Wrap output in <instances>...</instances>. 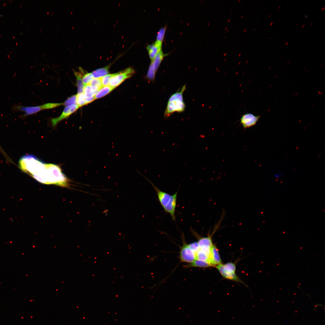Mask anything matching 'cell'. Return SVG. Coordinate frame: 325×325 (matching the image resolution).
<instances>
[{"mask_svg": "<svg viewBox=\"0 0 325 325\" xmlns=\"http://www.w3.org/2000/svg\"><path fill=\"white\" fill-rule=\"evenodd\" d=\"M32 176L38 181L46 184L67 187L69 181L57 165L40 163Z\"/></svg>", "mask_w": 325, "mask_h": 325, "instance_id": "cell-1", "label": "cell"}, {"mask_svg": "<svg viewBox=\"0 0 325 325\" xmlns=\"http://www.w3.org/2000/svg\"><path fill=\"white\" fill-rule=\"evenodd\" d=\"M186 88V85H185L181 89H179L170 96L164 113L165 119L169 118L175 112L182 113L185 110L186 105L184 101L183 94Z\"/></svg>", "mask_w": 325, "mask_h": 325, "instance_id": "cell-2", "label": "cell"}, {"mask_svg": "<svg viewBox=\"0 0 325 325\" xmlns=\"http://www.w3.org/2000/svg\"><path fill=\"white\" fill-rule=\"evenodd\" d=\"M145 178L150 183L156 193L159 201L164 211L169 213L173 221L176 219L175 212L177 203V191L171 195L160 190L150 180Z\"/></svg>", "mask_w": 325, "mask_h": 325, "instance_id": "cell-3", "label": "cell"}, {"mask_svg": "<svg viewBox=\"0 0 325 325\" xmlns=\"http://www.w3.org/2000/svg\"><path fill=\"white\" fill-rule=\"evenodd\" d=\"M62 105L63 103H48L34 107H26L14 104L12 107V111L14 112L21 111L24 112V114L18 116L19 118L23 119L42 110L52 109Z\"/></svg>", "mask_w": 325, "mask_h": 325, "instance_id": "cell-4", "label": "cell"}, {"mask_svg": "<svg viewBox=\"0 0 325 325\" xmlns=\"http://www.w3.org/2000/svg\"><path fill=\"white\" fill-rule=\"evenodd\" d=\"M167 54H164L162 50L155 56L154 59L151 60L146 78L149 81L154 82L157 70L164 57Z\"/></svg>", "mask_w": 325, "mask_h": 325, "instance_id": "cell-5", "label": "cell"}, {"mask_svg": "<svg viewBox=\"0 0 325 325\" xmlns=\"http://www.w3.org/2000/svg\"><path fill=\"white\" fill-rule=\"evenodd\" d=\"M134 73L132 68H128L122 72L113 74L110 79L109 86L114 89L125 79L131 76Z\"/></svg>", "mask_w": 325, "mask_h": 325, "instance_id": "cell-6", "label": "cell"}, {"mask_svg": "<svg viewBox=\"0 0 325 325\" xmlns=\"http://www.w3.org/2000/svg\"><path fill=\"white\" fill-rule=\"evenodd\" d=\"M180 252V258L181 262L191 263L196 260L195 253L184 240Z\"/></svg>", "mask_w": 325, "mask_h": 325, "instance_id": "cell-7", "label": "cell"}, {"mask_svg": "<svg viewBox=\"0 0 325 325\" xmlns=\"http://www.w3.org/2000/svg\"><path fill=\"white\" fill-rule=\"evenodd\" d=\"M79 107L77 105H71L66 107L60 116L51 119V122L53 126H55L61 121L67 118L70 115L75 112Z\"/></svg>", "mask_w": 325, "mask_h": 325, "instance_id": "cell-8", "label": "cell"}, {"mask_svg": "<svg viewBox=\"0 0 325 325\" xmlns=\"http://www.w3.org/2000/svg\"><path fill=\"white\" fill-rule=\"evenodd\" d=\"M260 117L259 115L255 116L250 113H246L241 116L240 123L244 128H246L255 125Z\"/></svg>", "mask_w": 325, "mask_h": 325, "instance_id": "cell-9", "label": "cell"}, {"mask_svg": "<svg viewBox=\"0 0 325 325\" xmlns=\"http://www.w3.org/2000/svg\"><path fill=\"white\" fill-rule=\"evenodd\" d=\"M216 268L222 276L224 277L232 280L243 283L239 278L236 274L235 273H233L225 269L223 266V264H221L217 265Z\"/></svg>", "mask_w": 325, "mask_h": 325, "instance_id": "cell-10", "label": "cell"}, {"mask_svg": "<svg viewBox=\"0 0 325 325\" xmlns=\"http://www.w3.org/2000/svg\"><path fill=\"white\" fill-rule=\"evenodd\" d=\"M192 233L198 238L197 243L199 248H211L213 245L212 243L211 236L210 235L206 237H202L199 236L196 232L192 229Z\"/></svg>", "mask_w": 325, "mask_h": 325, "instance_id": "cell-11", "label": "cell"}, {"mask_svg": "<svg viewBox=\"0 0 325 325\" xmlns=\"http://www.w3.org/2000/svg\"><path fill=\"white\" fill-rule=\"evenodd\" d=\"M162 43L156 41L154 43L148 45L147 49L149 57L152 60L156 54L162 50Z\"/></svg>", "mask_w": 325, "mask_h": 325, "instance_id": "cell-12", "label": "cell"}, {"mask_svg": "<svg viewBox=\"0 0 325 325\" xmlns=\"http://www.w3.org/2000/svg\"><path fill=\"white\" fill-rule=\"evenodd\" d=\"M221 260L218 250L213 244L211 249L209 263L211 265H214L221 264Z\"/></svg>", "mask_w": 325, "mask_h": 325, "instance_id": "cell-13", "label": "cell"}, {"mask_svg": "<svg viewBox=\"0 0 325 325\" xmlns=\"http://www.w3.org/2000/svg\"><path fill=\"white\" fill-rule=\"evenodd\" d=\"M83 93L85 98L86 104L91 102L95 99L94 96L95 94L90 85L84 86Z\"/></svg>", "mask_w": 325, "mask_h": 325, "instance_id": "cell-14", "label": "cell"}, {"mask_svg": "<svg viewBox=\"0 0 325 325\" xmlns=\"http://www.w3.org/2000/svg\"><path fill=\"white\" fill-rule=\"evenodd\" d=\"M82 73V72H79L76 71H74V72L77 80V94L83 93L84 85L82 82V78L83 76Z\"/></svg>", "mask_w": 325, "mask_h": 325, "instance_id": "cell-15", "label": "cell"}, {"mask_svg": "<svg viewBox=\"0 0 325 325\" xmlns=\"http://www.w3.org/2000/svg\"><path fill=\"white\" fill-rule=\"evenodd\" d=\"M89 85L91 86L95 94L103 87L101 78H93Z\"/></svg>", "mask_w": 325, "mask_h": 325, "instance_id": "cell-16", "label": "cell"}, {"mask_svg": "<svg viewBox=\"0 0 325 325\" xmlns=\"http://www.w3.org/2000/svg\"><path fill=\"white\" fill-rule=\"evenodd\" d=\"M91 73L94 78H101L109 73L108 67L99 69Z\"/></svg>", "mask_w": 325, "mask_h": 325, "instance_id": "cell-17", "label": "cell"}, {"mask_svg": "<svg viewBox=\"0 0 325 325\" xmlns=\"http://www.w3.org/2000/svg\"><path fill=\"white\" fill-rule=\"evenodd\" d=\"M212 265L209 263L203 261L196 259L193 262L189 263L186 267L207 268Z\"/></svg>", "mask_w": 325, "mask_h": 325, "instance_id": "cell-18", "label": "cell"}, {"mask_svg": "<svg viewBox=\"0 0 325 325\" xmlns=\"http://www.w3.org/2000/svg\"><path fill=\"white\" fill-rule=\"evenodd\" d=\"M113 89L109 86L103 87L94 96L95 99L100 98L105 96L110 92Z\"/></svg>", "mask_w": 325, "mask_h": 325, "instance_id": "cell-19", "label": "cell"}, {"mask_svg": "<svg viewBox=\"0 0 325 325\" xmlns=\"http://www.w3.org/2000/svg\"><path fill=\"white\" fill-rule=\"evenodd\" d=\"M166 30V26L161 28L157 32L156 41L162 43L164 38Z\"/></svg>", "mask_w": 325, "mask_h": 325, "instance_id": "cell-20", "label": "cell"}, {"mask_svg": "<svg viewBox=\"0 0 325 325\" xmlns=\"http://www.w3.org/2000/svg\"><path fill=\"white\" fill-rule=\"evenodd\" d=\"M71 105H77L76 103V94L71 96L63 103V105L66 107Z\"/></svg>", "mask_w": 325, "mask_h": 325, "instance_id": "cell-21", "label": "cell"}, {"mask_svg": "<svg viewBox=\"0 0 325 325\" xmlns=\"http://www.w3.org/2000/svg\"><path fill=\"white\" fill-rule=\"evenodd\" d=\"M76 103L79 107L86 104L85 98L83 93L76 94Z\"/></svg>", "mask_w": 325, "mask_h": 325, "instance_id": "cell-22", "label": "cell"}, {"mask_svg": "<svg viewBox=\"0 0 325 325\" xmlns=\"http://www.w3.org/2000/svg\"><path fill=\"white\" fill-rule=\"evenodd\" d=\"M93 76L91 73H87L83 76L82 80L85 85L89 84L93 78Z\"/></svg>", "mask_w": 325, "mask_h": 325, "instance_id": "cell-23", "label": "cell"}, {"mask_svg": "<svg viewBox=\"0 0 325 325\" xmlns=\"http://www.w3.org/2000/svg\"><path fill=\"white\" fill-rule=\"evenodd\" d=\"M224 268L230 272L235 273L236 266L232 262H228L223 265Z\"/></svg>", "mask_w": 325, "mask_h": 325, "instance_id": "cell-24", "label": "cell"}, {"mask_svg": "<svg viewBox=\"0 0 325 325\" xmlns=\"http://www.w3.org/2000/svg\"><path fill=\"white\" fill-rule=\"evenodd\" d=\"M113 75V74H108L101 78L102 85L103 86L109 85L110 79Z\"/></svg>", "mask_w": 325, "mask_h": 325, "instance_id": "cell-25", "label": "cell"}, {"mask_svg": "<svg viewBox=\"0 0 325 325\" xmlns=\"http://www.w3.org/2000/svg\"><path fill=\"white\" fill-rule=\"evenodd\" d=\"M188 245L195 254L199 249V247L197 242H193L188 244Z\"/></svg>", "mask_w": 325, "mask_h": 325, "instance_id": "cell-26", "label": "cell"}, {"mask_svg": "<svg viewBox=\"0 0 325 325\" xmlns=\"http://www.w3.org/2000/svg\"><path fill=\"white\" fill-rule=\"evenodd\" d=\"M325 7L322 8L321 9V11H323L324 10H325Z\"/></svg>", "mask_w": 325, "mask_h": 325, "instance_id": "cell-27", "label": "cell"}, {"mask_svg": "<svg viewBox=\"0 0 325 325\" xmlns=\"http://www.w3.org/2000/svg\"><path fill=\"white\" fill-rule=\"evenodd\" d=\"M308 17V16L307 15H305V18H307Z\"/></svg>", "mask_w": 325, "mask_h": 325, "instance_id": "cell-28", "label": "cell"}, {"mask_svg": "<svg viewBox=\"0 0 325 325\" xmlns=\"http://www.w3.org/2000/svg\"><path fill=\"white\" fill-rule=\"evenodd\" d=\"M305 26V24H303V25H302V28H303V27H304Z\"/></svg>", "mask_w": 325, "mask_h": 325, "instance_id": "cell-29", "label": "cell"}, {"mask_svg": "<svg viewBox=\"0 0 325 325\" xmlns=\"http://www.w3.org/2000/svg\"><path fill=\"white\" fill-rule=\"evenodd\" d=\"M273 22L271 23H270V26H271L273 24Z\"/></svg>", "mask_w": 325, "mask_h": 325, "instance_id": "cell-30", "label": "cell"}, {"mask_svg": "<svg viewBox=\"0 0 325 325\" xmlns=\"http://www.w3.org/2000/svg\"><path fill=\"white\" fill-rule=\"evenodd\" d=\"M313 22H311V24H310V26H311V25H312V24H313Z\"/></svg>", "mask_w": 325, "mask_h": 325, "instance_id": "cell-31", "label": "cell"}, {"mask_svg": "<svg viewBox=\"0 0 325 325\" xmlns=\"http://www.w3.org/2000/svg\"><path fill=\"white\" fill-rule=\"evenodd\" d=\"M227 54V53H225L224 54L223 56H224L225 55H226Z\"/></svg>", "mask_w": 325, "mask_h": 325, "instance_id": "cell-32", "label": "cell"}, {"mask_svg": "<svg viewBox=\"0 0 325 325\" xmlns=\"http://www.w3.org/2000/svg\"><path fill=\"white\" fill-rule=\"evenodd\" d=\"M288 42H286V44H285V45H287L288 44Z\"/></svg>", "mask_w": 325, "mask_h": 325, "instance_id": "cell-33", "label": "cell"}, {"mask_svg": "<svg viewBox=\"0 0 325 325\" xmlns=\"http://www.w3.org/2000/svg\"><path fill=\"white\" fill-rule=\"evenodd\" d=\"M280 7H281V5H280V6H279V7H278V9H280Z\"/></svg>", "mask_w": 325, "mask_h": 325, "instance_id": "cell-34", "label": "cell"}, {"mask_svg": "<svg viewBox=\"0 0 325 325\" xmlns=\"http://www.w3.org/2000/svg\"><path fill=\"white\" fill-rule=\"evenodd\" d=\"M230 19H229V20H228V22H229V21H230Z\"/></svg>", "mask_w": 325, "mask_h": 325, "instance_id": "cell-35", "label": "cell"}, {"mask_svg": "<svg viewBox=\"0 0 325 325\" xmlns=\"http://www.w3.org/2000/svg\"><path fill=\"white\" fill-rule=\"evenodd\" d=\"M271 15V14H270L268 16V17H270Z\"/></svg>", "mask_w": 325, "mask_h": 325, "instance_id": "cell-36", "label": "cell"}, {"mask_svg": "<svg viewBox=\"0 0 325 325\" xmlns=\"http://www.w3.org/2000/svg\"><path fill=\"white\" fill-rule=\"evenodd\" d=\"M299 23H297V25H296V26H298V25H299Z\"/></svg>", "mask_w": 325, "mask_h": 325, "instance_id": "cell-37", "label": "cell"}, {"mask_svg": "<svg viewBox=\"0 0 325 325\" xmlns=\"http://www.w3.org/2000/svg\"><path fill=\"white\" fill-rule=\"evenodd\" d=\"M246 29H245V30H244V32H245V31H246Z\"/></svg>", "mask_w": 325, "mask_h": 325, "instance_id": "cell-38", "label": "cell"}, {"mask_svg": "<svg viewBox=\"0 0 325 325\" xmlns=\"http://www.w3.org/2000/svg\"><path fill=\"white\" fill-rule=\"evenodd\" d=\"M243 15H242V16L241 17V18H242L243 17Z\"/></svg>", "mask_w": 325, "mask_h": 325, "instance_id": "cell-39", "label": "cell"}, {"mask_svg": "<svg viewBox=\"0 0 325 325\" xmlns=\"http://www.w3.org/2000/svg\"><path fill=\"white\" fill-rule=\"evenodd\" d=\"M323 35V34H322L321 35V36H320V37H321V36H322Z\"/></svg>", "mask_w": 325, "mask_h": 325, "instance_id": "cell-40", "label": "cell"}, {"mask_svg": "<svg viewBox=\"0 0 325 325\" xmlns=\"http://www.w3.org/2000/svg\"><path fill=\"white\" fill-rule=\"evenodd\" d=\"M241 54H240H240H239L238 55L239 56H240Z\"/></svg>", "mask_w": 325, "mask_h": 325, "instance_id": "cell-41", "label": "cell"}, {"mask_svg": "<svg viewBox=\"0 0 325 325\" xmlns=\"http://www.w3.org/2000/svg\"><path fill=\"white\" fill-rule=\"evenodd\" d=\"M227 27H226V28H225V30H226V29H227Z\"/></svg>", "mask_w": 325, "mask_h": 325, "instance_id": "cell-42", "label": "cell"}, {"mask_svg": "<svg viewBox=\"0 0 325 325\" xmlns=\"http://www.w3.org/2000/svg\"><path fill=\"white\" fill-rule=\"evenodd\" d=\"M232 11H233V10H232L231 11V12H232Z\"/></svg>", "mask_w": 325, "mask_h": 325, "instance_id": "cell-43", "label": "cell"}, {"mask_svg": "<svg viewBox=\"0 0 325 325\" xmlns=\"http://www.w3.org/2000/svg\"><path fill=\"white\" fill-rule=\"evenodd\" d=\"M228 30H228H228H227V32H228Z\"/></svg>", "mask_w": 325, "mask_h": 325, "instance_id": "cell-44", "label": "cell"}, {"mask_svg": "<svg viewBox=\"0 0 325 325\" xmlns=\"http://www.w3.org/2000/svg\"><path fill=\"white\" fill-rule=\"evenodd\" d=\"M226 37V36H225L224 37V38H225Z\"/></svg>", "mask_w": 325, "mask_h": 325, "instance_id": "cell-45", "label": "cell"}, {"mask_svg": "<svg viewBox=\"0 0 325 325\" xmlns=\"http://www.w3.org/2000/svg\"><path fill=\"white\" fill-rule=\"evenodd\" d=\"M240 0H239V1H238V2H240Z\"/></svg>", "mask_w": 325, "mask_h": 325, "instance_id": "cell-46", "label": "cell"}]
</instances>
